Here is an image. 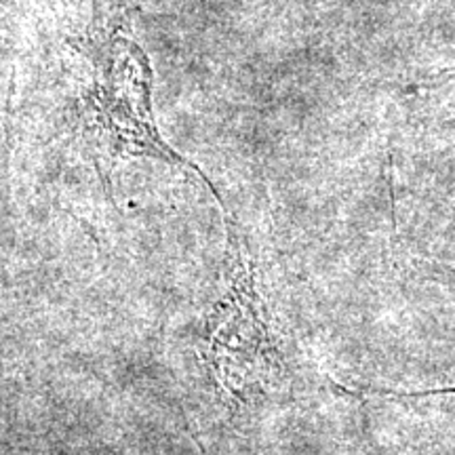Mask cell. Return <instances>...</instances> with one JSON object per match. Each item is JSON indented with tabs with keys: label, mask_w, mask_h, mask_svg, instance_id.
Instances as JSON below:
<instances>
[{
	"label": "cell",
	"mask_w": 455,
	"mask_h": 455,
	"mask_svg": "<svg viewBox=\"0 0 455 455\" xmlns=\"http://www.w3.org/2000/svg\"><path fill=\"white\" fill-rule=\"evenodd\" d=\"M221 212L224 266L220 291L198 325L196 356L215 396L247 405L276 396L291 379V363L251 247L228 207Z\"/></svg>",
	"instance_id": "obj_2"
},
{
	"label": "cell",
	"mask_w": 455,
	"mask_h": 455,
	"mask_svg": "<svg viewBox=\"0 0 455 455\" xmlns=\"http://www.w3.org/2000/svg\"><path fill=\"white\" fill-rule=\"evenodd\" d=\"M129 28L131 13L123 11L112 15L110 24L95 34L91 28L84 36L68 38V44L89 66L74 101L76 135L108 198L114 203L112 175L118 164L131 158H152L195 173L220 207L226 209L224 198L204 171L161 135L152 110L155 72Z\"/></svg>",
	"instance_id": "obj_1"
},
{
	"label": "cell",
	"mask_w": 455,
	"mask_h": 455,
	"mask_svg": "<svg viewBox=\"0 0 455 455\" xmlns=\"http://www.w3.org/2000/svg\"><path fill=\"white\" fill-rule=\"evenodd\" d=\"M451 81H455V66L449 68V70H443L439 74H435V76L426 78V81L415 84L413 89H436V87H441V84H447Z\"/></svg>",
	"instance_id": "obj_3"
}]
</instances>
